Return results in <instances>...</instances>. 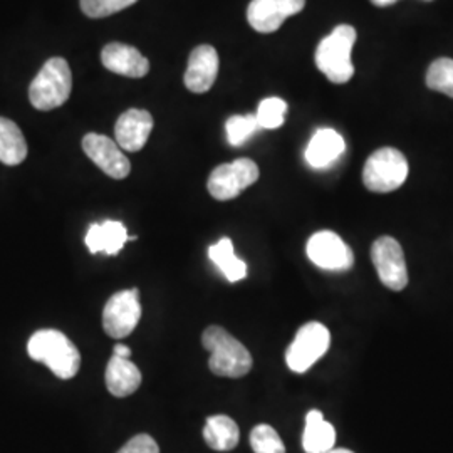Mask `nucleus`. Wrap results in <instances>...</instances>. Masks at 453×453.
I'll return each instance as SVG.
<instances>
[{
    "instance_id": "412c9836",
    "label": "nucleus",
    "mask_w": 453,
    "mask_h": 453,
    "mask_svg": "<svg viewBox=\"0 0 453 453\" xmlns=\"http://www.w3.org/2000/svg\"><path fill=\"white\" fill-rule=\"evenodd\" d=\"M27 158V142L12 119L0 118V162L9 166L20 165Z\"/></svg>"
},
{
    "instance_id": "f03ea898",
    "label": "nucleus",
    "mask_w": 453,
    "mask_h": 453,
    "mask_svg": "<svg viewBox=\"0 0 453 453\" xmlns=\"http://www.w3.org/2000/svg\"><path fill=\"white\" fill-rule=\"evenodd\" d=\"M202 344L211 351L209 368L217 376L242 378L252 370V357L242 342L220 326H209L202 334Z\"/></svg>"
},
{
    "instance_id": "cd10ccee",
    "label": "nucleus",
    "mask_w": 453,
    "mask_h": 453,
    "mask_svg": "<svg viewBox=\"0 0 453 453\" xmlns=\"http://www.w3.org/2000/svg\"><path fill=\"white\" fill-rule=\"evenodd\" d=\"M118 453H160V447L150 435L140 434L131 438L130 441Z\"/></svg>"
},
{
    "instance_id": "c85d7f7f",
    "label": "nucleus",
    "mask_w": 453,
    "mask_h": 453,
    "mask_svg": "<svg viewBox=\"0 0 453 453\" xmlns=\"http://www.w3.org/2000/svg\"><path fill=\"white\" fill-rule=\"evenodd\" d=\"M113 355L114 357L130 359L131 349L128 348V346H125V344H116V346H114Z\"/></svg>"
},
{
    "instance_id": "a878e982",
    "label": "nucleus",
    "mask_w": 453,
    "mask_h": 453,
    "mask_svg": "<svg viewBox=\"0 0 453 453\" xmlns=\"http://www.w3.org/2000/svg\"><path fill=\"white\" fill-rule=\"evenodd\" d=\"M250 445L256 453H286V447L271 425H257L250 432Z\"/></svg>"
},
{
    "instance_id": "6e6552de",
    "label": "nucleus",
    "mask_w": 453,
    "mask_h": 453,
    "mask_svg": "<svg viewBox=\"0 0 453 453\" xmlns=\"http://www.w3.org/2000/svg\"><path fill=\"white\" fill-rule=\"evenodd\" d=\"M142 319V304L138 289L116 292L103 311V327L114 340L128 338Z\"/></svg>"
},
{
    "instance_id": "4be33fe9",
    "label": "nucleus",
    "mask_w": 453,
    "mask_h": 453,
    "mask_svg": "<svg viewBox=\"0 0 453 453\" xmlns=\"http://www.w3.org/2000/svg\"><path fill=\"white\" fill-rule=\"evenodd\" d=\"M211 262L222 271L228 282H239L247 275V264L239 259L234 252V243L230 239H220L209 249Z\"/></svg>"
},
{
    "instance_id": "a211bd4d",
    "label": "nucleus",
    "mask_w": 453,
    "mask_h": 453,
    "mask_svg": "<svg viewBox=\"0 0 453 453\" xmlns=\"http://www.w3.org/2000/svg\"><path fill=\"white\" fill-rule=\"evenodd\" d=\"M346 143L338 131L323 128L316 131L306 148V160L312 168H326L344 153Z\"/></svg>"
},
{
    "instance_id": "aec40b11",
    "label": "nucleus",
    "mask_w": 453,
    "mask_h": 453,
    "mask_svg": "<svg viewBox=\"0 0 453 453\" xmlns=\"http://www.w3.org/2000/svg\"><path fill=\"white\" fill-rule=\"evenodd\" d=\"M203 438L217 452H230L239 445L241 432L237 423L226 415H215L205 421Z\"/></svg>"
},
{
    "instance_id": "1a4fd4ad",
    "label": "nucleus",
    "mask_w": 453,
    "mask_h": 453,
    "mask_svg": "<svg viewBox=\"0 0 453 453\" xmlns=\"http://www.w3.org/2000/svg\"><path fill=\"white\" fill-rule=\"evenodd\" d=\"M372 260L378 277L391 291H403L408 286V269L402 245L393 237H380L372 247Z\"/></svg>"
},
{
    "instance_id": "423d86ee",
    "label": "nucleus",
    "mask_w": 453,
    "mask_h": 453,
    "mask_svg": "<svg viewBox=\"0 0 453 453\" xmlns=\"http://www.w3.org/2000/svg\"><path fill=\"white\" fill-rule=\"evenodd\" d=\"M331 344L329 329L321 323L304 324L288 348L286 363L294 372H306L327 353Z\"/></svg>"
},
{
    "instance_id": "0eeeda50",
    "label": "nucleus",
    "mask_w": 453,
    "mask_h": 453,
    "mask_svg": "<svg viewBox=\"0 0 453 453\" xmlns=\"http://www.w3.org/2000/svg\"><path fill=\"white\" fill-rule=\"evenodd\" d=\"M259 175L257 163L249 158H239L235 162L217 166L209 177L207 188L215 200L226 202L254 185L259 180Z\"/></svg>"
},
{
    "instance_id": "4468645a",
    "label": "nucleus",
    "mask_w": 453,
    "mask_h": 453,
    "mask_svg": "<svg viewBox=\"0 0 453 453\" xmlns=\"http://www.w3.org/2000/svg\"><path fill=\"white\" fill-rule=\"evenodd\" d=\"M153 130V116L146 110H128L121 114L114 127V138L121 150L140 151Z\"/></svg>"
},
{
    "instance_id": "ddd939ff",
    "label": "nucleus",
    "mask_w": 453,
    "mask_h": 453,
    "mask_svg": "<svg viewBox=\"0 0 453 453\" xmlns=\"http://www.w3.org/2000/svg\"><path fill=\"white\" fill-rule=\"evenodd\" d=\"M219 54L209 44L198 46L192 50L188 67L185 73V86L188 91L202 95L207 93L219 76Z\"/></svg>"
},
{
    "instance_id": "9b49d317",
    "label": "nucleus",
    "mask_w": 453,
    "mask_h": 453,
    "mask_svg": "<svg viewBox=\"0 0 453 453\" xmlns=\"http://www.w3.org/2000/svg\"><path fill=\"white\" fill-rule=\"evenodd\" d=\"M82 150L91 162L114 180L127 179L130 175L131 163L118 143L97 133H88L82 138Z\"/></svg>"
},
{
    "instance_id": "9d476101",
    "label": "nucleus",
    "mask_w": 453,
    "mask_h": 453,
    "mask_svg": "<svg viewBox=\"0 0 453 453\" xmlns=\"http://www.w3.org/2000/svg\"><path fill=\"white\" fill-rule=\"evenodd\" d=\"M308 257L314 265L324 271H348L355 264L351 247L331 230H321L309 239Z\"/></svg>"
},
{
    "instance_id": "dca6fc26",
    "label": "nucleus",
    "mask_w": 453,
    "mask_h": 453,
    "mask_svg": "<svg viewBox=\"0 0 453 453\" xmlns=\"http://www.w3.org/2000/svg\"><path fill=\"white\" fill-rule=\"evenodd\" d=\"M128 242V230L121 222L106 220L103 224H93L86 234V247L91 254L116 256Z\"/></svg>"
},
{
    "instance_id": "7c9ffc66",
    "label": "nucleus",
    "mask_w": 453,
    "mask_h": 453,
    "mask_svg": "<svg viewBox=\"0 0 453 453\" xmlns=\"http://www.w3.org/2000/svg\"><path fill=\"white\" fill-rule=\"evenodd\" d=\"M327 453H355V452H351V450H346V449H333V450H331V452H327Z\"/></svg>"
},
{
    "instance_id": "2eb2a0df",
    "label": "nucleus",
    "mask_w": 453,
    "mask_h": 453,
    "mask_svg": "<svg viewBox=\"0 0 453 453\" xmlns=\"http://www.w3.org/2000/svg\"><path fill=\"white\" fill-rule=\"evenodd\" d=\"M101 63L114 74L127 78H143L150 71L145 56L133 46L111 42L101 50Z\"/></svg>"
},
{
    "instance_id": "20e7f679",
    "label": "nucleus",
    "mask_w": 453,
    "mask_h": 453,
    "mask_svg": "<svg viewBox=\"0 0 453 453\" xmlns=\"http://www.w3.org/2000/svg\"><path fill=\"white\" fill-rule=\"evenodd\" d=\"M73 91V74L63 58L49 59L29 88V99L35 110L50 111L63 106Z\"/></svg>"
},
{
    "instance_id": "f3484780",
    "label": "nucleus",
    "mask_w": 453,
    "mask_h": 453,
    "mask_svg": "<svg viewBox=\"0 0 453 453\" xmlns=\"http://www.w3.org/2000/svg\"><path fill=\"white\" fill-rule=\"evenodd\" d=\"M106 388L116 396L125 398L130 396L142 387V372L138 366L125 357H111L106 366Z\"/></svg>"
},
{
    "instance_id": "b1692460",
    "label": "nucleus",
    "mask_w": 453,
    "mask_h": 453,
    "mask_svg": "<svg viewBox=\"0 0 453 453\" xmlns=\"http://www.w3.org/2000/svg\"><path fill=\"white\" fill-rule=\"evenodd\" d=\"M256 114H237L226 119V140L232 146H241L259 130Z\"/></svg>"
},
{
    "instance_id": "7ed1b4c3",
    "label": "nucleus",
    "mask_w": 453,
    "mask_h": 453,
    "mask_svg": "<svg viewBox=\"0 0 453 453\" xmlns=\"http://www.w3.org/2000/svg\"><path fill=\"white\" fill-rule=\"evenodd\" d=\"M355 42L357 31L348 24H341L319 42L316 49V65L329 81L344 84L353 78L355 65L351 52Z\"/></svg>"
},
{
    "instance_id": "f8f14e48",
    "label": "nucleus",
    "mask_w": 453,
    "mask_h": 453,
    "mask_svg": "<svg viewBox=\"0 0 453 453\" xmlns=\"http://www.w3.org/2000/svg\"><path fill=\"white\" fill-rule=\"evenodd\" d=\"M304 5L306 0H252L247 7V20L257 33H275L288 17L299 14Z\"/></svg>"
},
{
    "instance_id": "c756f323",
    "label": "nucleus",
    "mask_w": 453,
    "mask_h": 453,
    "mask_svg": "<svg viewBox=\"0 0 453 453\" xmlns=\"http://www.w3.org/2000/svg\"><path fill=\"white\" fill-rule=\"evenodd\" d=\"M396 0H372V4L378 5V7H387V5H393Z\"/></svg>"
},
{
    "instance_id": "393cba45",
    "label": "nucleus",
    "mask_w": 453,
    "mask_h": 453,
    "mask_svg": "<svg viewBox=\"0 0 453 453\" xmlns=\"http://www.w3.org/2000/svg\"><path fill=\"white\" fill-rule=\"evenodd\" d=\"M288 113V103L280 97H267L260 101L257 110V123L264 130H275L284 125V118Z\"/></svg>"
},
{
    "instance_id": "5701e85b",
    "label": "nucleus",
    "mask_w": 453,
    "mask_h": 453,
    "mask_svg": "<svg viewBox=\"0 0 453 453\" xmlns=\"http://www.w3.org/2000/svg\"><path fill=\"white\" fill-rule=\"evenodd\" d=\"M426 86L432 91L453 97V59L440 58L434 61L426 73Z\"/></svg>"
},
{
    "instance_id": "bb28decb",
    "label": "nucleus",
    "mask_w": 453,
    "mask_h": 453,
    "mask_svg": "<svg viewBox=\"0 0 453 453\" xmlns=\"http://www.w3.org/2000/svg\"><path fill=\"white\" fill-rule=\"evenodd\" d=\"M136 2L138 0H80L82 12L91 19L113 16Z\"/></svg>"
},
{
    "instance_id": "6ab92c4d",
    "label": "nucleus",
    "mask_w": 453,
    "mask_h": 453,
    "mask_svg": "<svg viewBox=\"0 0 453 453\" xmlns=\"http://www.w3.org/2000/svg\"><path fill=\"white\" fill-rule=\"evenodd\" d=\"M336 443V430L324 420L319 410H311L306 415V430L303 435V447L306 453H327Z\"/></svg>"
},
{
    "instance_id": "f257e3e1",
    "label": "nucleus",
    "mask_w": 453,
    "mask_h": 453,
    "mask_svg": "<svg viewBox=\"0 0 453 453\" xmlns=\"http://www.w3.org/2000/svg\"><path fill=\"white\" fill-rule=\"evenodd\" d=\"M34 361L44 363L61 380L74 378L81 368V355L74 342L58 329H41L27 342Z\"/></svg>"
},
{
    "instance_id": "39448f33",
    "label": "nucleus",
    "mask_w": 453,
    "mask_h": 453,
    "mask_svg": "<svg viewBox=\"0 0 453 453\" xmlns=\"http://www.w3.org/2000/svg\"><path fill=\"white\" fill-rule=\"evenodd\" d=\"M408 177L405 155L396 148H380L366 160L363 183L370 192L389 194L398 190Z\"/></svg>"
}]
</instances>
